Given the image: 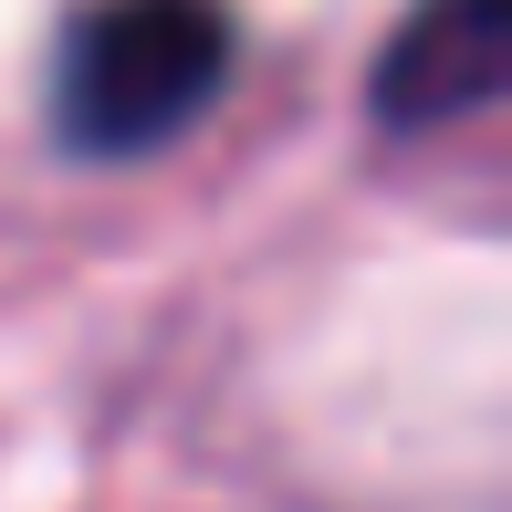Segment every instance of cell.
<instances>
[{"label":"cell","instance_id":"cell-2","mask_svg":"<svg viewBox=\"0 0 512 512\" xmlns=\"http://www.w3.org/2000/svg\"><path fill=\"white\" fill-rule=\"evenodd\" d=\"M512 63V0H418L377 53V126L439 136L502 95Z\"/></svg>","mask_w":512,"mask_h":512},{"label":"cell","instance_id":"cell-1","mask_svg":"<svg viewBox=\"0 0 512 512\" xmlns=\"http://www.w3.org/2000/svg\"><path fill=\"white\" fill-rule=\"evenodd\" d=\"M230 84L220 0H84L53 42V136L74 157H147Z\"/></svg>","mask_w":512,"mask_h":512}]
</instances>
